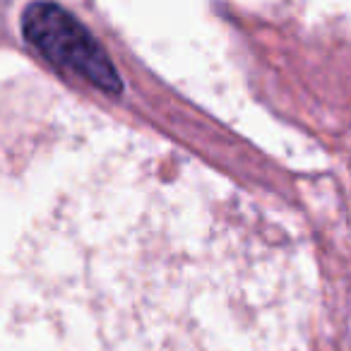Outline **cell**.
Segmentation results:
<instances>
[{
    "label": "cell",
    "instance_id": "obj_1",
    "mask_svg": "<svg viewBox=\"0 0 351 351\" xmlns=\"http://www.w3.org/2000/svg\"><path fill=\"white\" fill-rule=\"evenodd\" d=\"M260 197L49 75L0 80V351H317Z\"/></svg>",
    "mask_w": 351,
    "mask_h": 351
},
{
    "label": "cell",
    "instance_id": "obj_2",
    "mask_svg": "<svg viewBox=\"0 0 351 351\" xmlns=\"http://www.w3.org/2000/svg\"><path fill=\"white\" fill-rule=\"evenodd\" d=\"M22 32L41 56L63 73L87 80L104 92H121V75L87 27L53 3H32L22 12Z\"/></svg>",
    "mask_w": 351,
    "mask_h": 351
}]
</instances>
